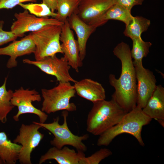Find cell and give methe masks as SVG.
Returning <instances> with one entry per match:
<instances>
[{
  "label": "cell",
  "instance_id": "6",
  "mask_svg": "<svg viewBox=\"0 0 164 164\" xmlns=\"http://www.w3.org/2000/svg\"><path fill=\"white\" fill-rule=\"evenodd\" d=\"M62 26L48 25L31 33L35 45L34 53L36 60L63 53L60 42Z\"/></svg>",
  "mask_w": 164,
  "mask_h": 164
},
{
  "label": "cell",
  "instance_id": "22",
  "mask_svg": "<svg viewBox=\"0 0 164 164\" xmlns=\"http://www.w3.org/2000/svg\"><path fill=\"white\" fill-rule=\"evenodd\" d=\"M7 79V77L5 78L4 83L0 87V121L3 123L6 122L8 114L15 107L11 102L13 92L6 90Z\"/></svg>",
  "mask_w": 164,
  "mask_h": 164
},
{
  "label": "cell",
  "instance_id": "24",
  "mask_svg": "<svg viewBox=\"0 0 164 164\" xmlns=\"http://www.w3.org/2000/svg\"><path fill=\"white\" fill-rule=\"evenodd\" d=\"M132 40V47L131 53L132 59H134V61H142V59L149 54L152 44L149 42L144 41L142 38Z\"/></svg>",
  "mask_w": 164,
  "mask_h": 164
},
{
  "label": "cell",
  "instance_id": "3",
  "mask_svg": "<svg viewBox=\"0 0 164 164\" xmlns=\"http://www.w3.org/2000/svg\"><path fill=\"white\" fill-rule=\"evenodd\" d=\"M152 120L142 109L136 106L127 113L116 125L100 135L97 145L99 146H107L118 135L127 133L134 137L140 145L143 146L145 144L142 137V128Z\"/></svg>",
  "mask_w": 164,
  "mask_h": 164
},
{
  "label": "cell",
  "instance_id": "11",
  "mask_svg": "<svg viewBox=\"0 0 164 164\" xmlns=\"http://www.w3.org/2000/svg\"><path fill=\"white\" fill-rule=\"evenodd\" d=\"M137 80L136 106L142 109L155 91L157 85L152 72L145 68L142 61H133Z\"/></svg>",
  "mask_w": 164,
  "mask_h": 164
},
{
  "label": "cell",
  "instance_id": "4",
  "mask_svg": "<svg viewBox=\"0 0 164 164\" xmlns=\"http://www.w3.org/2000/svg\"><path fill=\"white\" fill-rule=\"evenodd\" d=\"M76 92L70 82H59L56 86L50 89H41L43 100L41 110L50 114L60 110L72 112L77 110L76 105L70 103L71 98L75 96Z\"/></svg>",
  "mask_w": 164,
  "mask_h": 164
},
{
  "label": "cell",
  "instance_id": "28",
  "mask_svg": "<svg viewBox=\"0 0 164 164\" xmlns=\"http://www.w3.org/2000/svg\"><path fill=\"white\" fill-rule=\"evenodd\" d=\"M36 2L37 0H0V10L12 9L19 4L25 2Z\"/></svg>",
  "mask_w": 164,
  "mask_h": 164
},
{
  "label": "cell",
  "instance_id": "16",
  "mask_svg": "<svg viewBox=\"0 0 164 164\" xmlns=\"http://www.w3.org/2000/svg\"><path fill=\"white\" fill-rule=\"evenodd\" d=\"M77 151L66 146L61 149L53 146L41 156L39 164L47 160L54 159L59 164H80V158L85 155L83 152Z\"/></svg>",
  "mask_w": 164,
  "mask_h": 164
},
{
  "label": "cell",
  "instance_id": "21",
  "mask_svg": "<svg viewBox=\"0 0 164 164\" xmlns=\"http://www.w3.org/2000/svg\"><path fill=\"white\" fill-rule=\"evenodd\" d=\"M150 24V21L146 18L141 16H133L125 25L124 34L132 39L141 38L142 33L148 30Z\"/></svg>",
  "mask_w": 164,
  "mask_h": 164
},
{
  "label": "cell",
  "instance_id": "19",
  "mask_svg": "<svg viewBox=\"0 0 164 164\" xmlns=\"http://www.w3.org/2000/svg\"><path fill=\"white\" fill-rule=\"evenodd\" d=\"M22 148L21 145L8 139L4 132H0V158L3 163L16 164Z\"/></svg>",
  "mask_w": 164,
  "mask_h": 164
},
{
  "label": "cell",
  "instance_id": "9",
  "mask_svg": "<svg viewBox=\"0 0 164 164\" xmlns=\"http://www.w3.org/2000/svg\"><path fill=\"white\" fill-rule=\"evenodd\" d=\"M14 16L16 20L12 23L10 31L18 37H22L27 32L36 31L46 25L62 26L64 23L53 17H37L26 9L22 12L15 13Z\"/></svg>",
  "mask_w": 164,
  "mask_h": 164
},
{
  "label": "cell",
  "instance_id": "25",
  "mask_svg": "<svg viewBox=\"0 0 164 164\" xmlns=\"http://www.w3.org/2000/svg\"><path fill=\"white\" fill-rule=\"evenodd\" d=\"M19 5L24 9L28 10L29 13L38 17H50L56 18L57 13L53 12L45 4L41 3L28 4L21 3Z\"/></svg>",
  "mask_w": 164,
  "mask_h": 164
},
{
  "label": "cell",
  "instance_id": "29",
  "mask_svg": "<svg viewBox=\"0 0 164 164\" xmlns=\"http://www.w3.org/2000/svg\"><path fill=\"white\" fill-rule=\"evenodd\" d=\"M114 4L119 5L131 11L136 5L142 4L144 0H114Z\"/></svg>",
  "mask_w": 164,
  "mask_h": 164
},
{
  "label": "cell",
  "instance_id": "8",
  "mask_svg": "<svg viewBox=\"0 0 164 164\" xmlns=\"http://www.w3.org/2000/svg\"><path fill=\"white\" fill-rule=\"evenodd\" d=\"M41 100L40 94L35 89H26L21 87L15 90L13 92L11 101L12 104L14 107L16 106L18 109L17 113L13 116L14 120L18 121L20 115L31 113L38 116L40 122L45 123L48 118V115L41 110L35 108L32 104L33 102H39Z\"/></svg>",
  "mask_w": 164,
  "mask_h": 164
},
{
  "label": "cell",
  "instance_id": "7",
  "mask_svg": "<svg viewBox=\"0 0 164 164\" xmlns=\"http://www.w3.org/2000/svg\"><path fill=\"white\" fill-rule=\"evenodd\" d=\"M41 128V126L33 121L29 125L22 124L19 135L13 141V142L21 144L22 146L18 159L20 164H32V152L44 137V135L39 130Z\"/></svg>",
  "mask_w": 164,
  "mask_h": 164
},
{
  "label": "cell",
  "instance_id": "26",
  "mask_svg": "<svg viewBox=\"0 0 164 164\" xmlns=\"http://www.w3.org/2000/svg\"><path fill=\"white\" fill-rule=\"evenodd\" d=\"M112 154V152L110 149L101 148L88 157L84 155L82 157L80 164H98L102 160Z\"/></svg>",
  "mask_w": 164,
  "mask_h": 164
},
{
  "label": "cell",
  "instance_id": "31",
  "mask_svg": "<svg viewBox=\"0 0 164 164\" xmlns=\"http://www.w3.org/2000/svg\"><path fill=\"white\" fill-rule=\"evenodd\" d=\"M2 162H3L0 158V164H2Z\"/></svg>",
  "mask_w": 164,
  "mask_h": 164
},
{
  "label": "cell",
  "instance_id": "14",
  "mask_svg": "<svg viewBox=\"0 0 164 164\" xmlns=\"http://www.w3.org/2000/svg\"><path fill=\"white\" fill-rule=\"evenodd\" d=\"M8 46L0 48V55L9 56L6 67L12 68L17 66V58L20 56L34 53L35 45L31 33L19 40H15Z\"/></svg>",
  "mask_w": 164,
  "mask_h": 164
},
{
  "label": "cell",
  "instance_id": "5",
  "mask_svg": "<svg viewBox=\"0 0 164 164\" xmlns=\"http://www.w3.org/2000/svg\"><path fill=\"white\" fill-rule=\"evenodd\" d=\"M68 111L65 110L62 112L63 118V123L59 124V118L57 117L51 123H45L33 121L52 133L54 135L53 139L50 141V144L57 148L61 149L63 146L69 145L75 148L77 151L85 152L87 150V147L83 142L89 137V135L86 134L79 136L73 134L70 130L67 125V118Z\"/></svg>",
  "mask_w": 164,
  "mask_h": 164
},
{
  "label": "cell",
  "instance_id": "12",
  "mask_svg": "<svg viewBox=\"0 0 164 164\" xmlns=\"http://www.w3.org/2000/svg\"><path fill=\"white\" fill-rule=\"evenodd\" d=\"M60 41L62 42L60 45L64 57L70 67L78 73L79 68L83 66V62L80 56L78 42L74 38L67 19L62 26Z\"/></svg>",
  "mask_w": 164,
  "mask_h": 164
},
{
  "label": "cell",
  "instance_id": "20",
  "mask_svg": "<svg viewBox=\"0 0 164 164\" xmlns=\"http://www.w3.org/2000/svg\"><path fill=\"white\" fill-rule=\"evenodd\" d=\"M133 16L131 11L117 4H114L102 15L94 25L97 27L106 23L109 20H115L127 25Z\"/></svg>",
  "mask_w": 164,
  "mask_h": 164
},
{
  "label": "cell",
  "instance_id": "15",
  "mask_svg": "<svg viewBox=\"0 0 164 164\" xmlns=\"http://www.w3.org/2000/svg\"><path fill=\"white\" fill-rule=\"evenodd\" d=\"M70 28L74 30L77 35L79 55L83 60L86 55V45L91 35L97 27L94 25L87 24L82 20L76 13H73L67 19Z\"/></svg>",
  "mask_w": 164,
  "mask_h": 164
},
{
  "label": "cell",
  "instance_id": "27",
  "mask_svg": "<svg viewBox=\"0 0 164 164\" xmlns=\"http://www.w3.org/2000/svg\"><path fill=\"white\" fill-rule=\"evenodd\" d=\"M4 21L0 20V46L11 41L15 40L18 37L12 31L3 30Z\"/></svg>",
  "mask_w": 164,
  "mask_h": 164
},
{
  "label": "cell",
  "instance_id": "2",
  "mask_svg": "<svg viewBox=\"0 0 164 164\" xmlns=\"http://www.w3.org/2000/svg\"><path fill=\"white\" fill-rule=\"evenodd\" d=\"M87 120V130L94 135H100L116 125L127 113L113 99L93 102Z\"/></svg>",
  "mask_w": 164,
  "mask_h": 164
},
{
  "label": "cell",
  "instance_id": "10",
  "mask_svg": "<svg viewBox=\"0 0 164 164\" xmlns=\"http://www.w3.org/2000/svg\"><path fill=\"white\" fill-rule=\"evenodd\" d=\"M23 62L24 63L34 65L44 73L55 76L59 82L75 83L77 81L70 76L69 71L71 67L64 56L59 58L55 55L35 61L25 59Z\"/></svg>",
  "mask_w": 164,
  "mask_h": 164
},
{
  "label": "cell",
  "instance_id": "17",
  "mask_svg": "<svg viewBox=\"0 0 164 164\" xmlns=\"http://www.w3.org/2000/svg\"><path fill=\"white\" fill-rule=\"evenodd\" d=\"M73 86L78 96L93 103L106 98L105 91L102 85L90 79L77 81Z\"/></svg>",
  "mask_w": 164,
  "mask_h": 164
},
{
  "label": "cell",
  "instance_id": "18",
  "mask_svg": "<svg viewBox=\"0 0 164 164\" xmlns=\"http://www.w3.org/2000/svg\"><path fill=\"white\" fill-rule=\"evenodd\" d=\"M142 109L149 117L156 120L164 127V88L161 85H157L152 96Z\"/></svg>",
  "mask_w": 164,
  "mask_h": 164
},
{
  "label": "cell",
  "instance_id": "1",
  "mask_svg": "<svg viewBox=\"0 0 164 164\" xmlns=\"http://www.w3.org/2000/svg\"><path fill=\"white\" fill-rule=\"evenodd\" d=\"M113 53L121 61V72L118 79L109 75V82L115 89L111 98L127 113L136 106L137 80L129 45L122 42L114 48Z\"/></svg>",
  "mask_w": 164,
  "mask_h": 164
},
{
  "label": "cell",
  "instance_id": "30",
  "mask_svg": "<svg viewBox=\"0 0 164 164\" xmlns=\"http://www.w3.org/2000/svg\"><path fill=\"white\" fill-rule=\"evenodd\" d=\"M42 3L47 6L53 12L57 10V0H42Z\"/></svg>",
  "mask_w": 164,
  "mask_h": 164
},
{
  "label": "cell",
  "instance_id": "13",
  "mask_svg": "<svg viewBox=\"0 0 164 164\" xmlns=\"http://www.w3.org/2000/svg\"><path fill=\"white\" fill-rule=\"evenodd\" d=\"M114 4V0H81L76 13L86 23L94 25Z\"/></svg>",
  "mask_w": 164,
  "mask_h": 164
},
{
  "label": "cell",
  "instance_id": "23",
  "mask_svg": "<svg viewBox=\"0 0 164 164\" xmlns=\"http://www.w3.org/2000/svg\"><path fill=\"white\" fill-rule=\"evenodd\" d=\"M81 0H57V12L55 18L64 23L73 13H76Z\"/></svg>",
  "mask_w": 164,
  "mask_h": 164
}]
</instances>
